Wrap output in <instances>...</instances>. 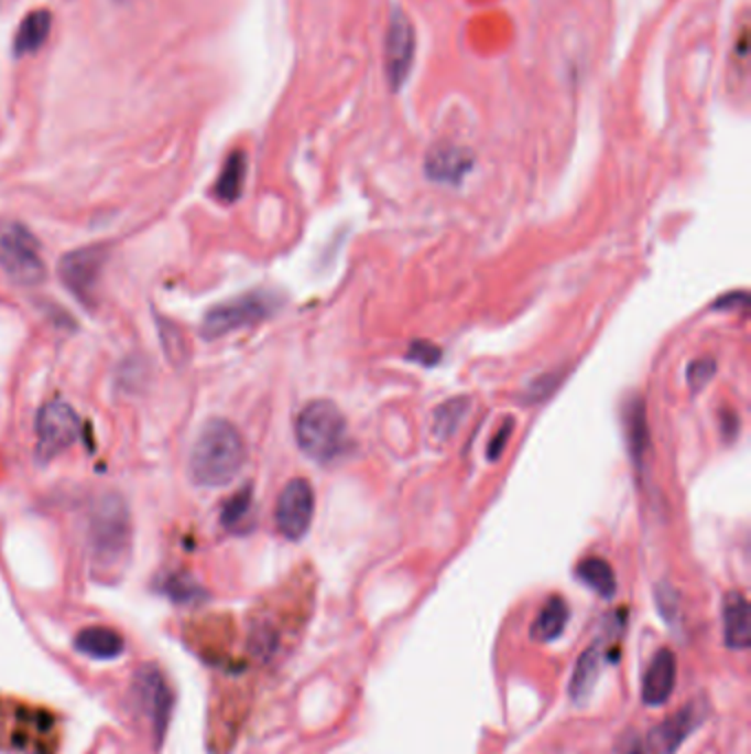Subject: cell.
Here are the masks:
<instances>
[{
	"instance_id": "cell-1",
	"label": "cell",
	"mask_w": 751,
	"mask_h": 754,
	"mask_svg": "<svg viewBox=\"0 0 751 754\" xmlns=\"http://www.w3.org/2000/svg\"><path fill=\"white\" fill-rule=\"evenodd\" d=\"M247 461L244 439L227 419H209L203 423L192 454L189 474L196 485L222 487L231 483Z\"/></svg>"
},
{
	"instance_id": "cell-2",
	"label": "cell",
	"mask_w": 751,
	"mask_h": 754,
	"mask_svg": "<svg viewBox=\"0 0 751 754\" xmlns=\"http://www.w3.org/2000/svg\"><path fill=\"white\" fill-rule=\"evenodd\" d=\"M62 719L55 710L0 697V750L18 754H57Z\"/></svg>"
},
{
	"instance_id": "cell-3",
	"label": "cell",
	"mask_w": 751,
	"mask_h": 754,
	"mask_svg": "<svg viewBox=\"0 0 751 754\" xmlns=\"http://www.w3.org/2000/svg\"><path fill=\"white\" fill-rule=\"evenodd\" d=\"M88 549L99 569H115L130 549V514L126 500L108 492L97 498L88 520Z\"/></svg>"
},
{
	"instance_id": "cell-4",
	"label": "cell",
	"mask_w": 751,
	"mask_h": 754,
	"mask_svg": "<svg viewBox=\"0 0 751 754\" xmlns=\"http://www.w3.org/2000/svg\"><path fill=\"white\" fill-rule=\"evenodd\" d=\"M295 439L300 450L319 463L333 461L346 441V419L330 399L308 401L295 419Z\"/></svg>"
},
{
	"instance_id": "cell-5",
	"label": "cell",
	"mask_w": 751,
	"mask_h": 754,
	"mask_svg": "<svg viewBox=\"0 0 751 754\" xmlns=\"http://www.w3.org/2000/svg\"><path fill=\"white\" fill-rule=\"evenodd\" d=\"M0 267L22 287H35L46 278L40 243L22 223L0 218Z\"/></svg>"
},
{
	"instance_id": "cell-6",
	"label": "cell",
	"mask_w": 751,
	"mask_h": 754,
	"mask_svg": "<svg viewBox=\"0 0 751 754\" xmlns=\"http://www.w3.org/2000/svg\"><path fill=\"white\" fill-rule=\"evenodd\" d=\"M280 306V298L271 291H249L236 295L227 302L211 306L200 324V335L205 340H216L227 333L240 331L244 326L260 324L262 320L271 317Z\"/></svg>"
},
{
	"instance_id": "cell-7",
	"label": "cell",
	"mask_w": 751,
	"mask_h": 754,
	"mask_svg": "<svg viewBox=\"0 0 751 754\" xmlns=\"http://www.w3.org/2000/svg\"><path fill=\"white\" fill-rule=\"evenodd\" d=\"M79 434V419L73 406L62 399L46 401L35 414V456L40 463L66 452Z\"/></svg>"
},
{
	"instance_id": "cell-8",
	"label": "cell",
	"mask_w": 751,
	"mask_h": 754,
	"mask_svg": "<svg viewBox=\"0 0 751 754\" xmlns=\"http://www.w3.org/2000/svg\"><path fill=\"white\" fill-rule=\"evenodd\" d=\"M132 690H134V701L141 705L143 714L150 721L154 741L161 743L170 725V717L174 708V690L167 677L154 664L139 666L132 679Z\"/></svg>"
},
{
	"instance_id": "cell-9",
	"label": "cell",
	"mask_w": 751,
	"mask_h": 754,
	"mask_svg": "<svg viewBox=\"0 0 751 754\" xmlns=\"http://www.w3.org/2000/svg\"><path fill=\"white\" fill-rule=\"evenodd\" d=\"M315 514V492L306 478H291L275 503V527L289 540H300Z\"/></svg>"
},
{
	"instance_id": "cell-10",
	"label": "cell",
	"mask_w": 751,
	"mask_h": 754,
	"mask_svg": "<svg viewBox=\"0 0 751 754\" xmlns=\"http://www.w3.org/2000/svg\"><path fill=\"white\" fill-rule=\"evenodd\" d=\"M104 262H106V249L99 245L68 251L59 260V278L77 300H81L84 304H90L97 291Z\"/></svg>"
},
{
	"instance_id": "cell-11",
	"label": "cell",
	"mask_w": 751,
	"mask_h": 754,
	"mask_svg": "<svg viewBox=\"0 0 751 754\" xmlns=\"http://www.w3.org/2000/svg\"><path fill=\"white\" fill-rule=\"evenodd\" d=\"M705 717L707 703L694 699L674 714H670L659 728H654L650 734V743L663 754H674L681 747V743L705 721Z\"/></svg>"
},
{
	"instance_id": "cell-12",
	"label": "cell",
	"mask_w": 751,
	"mask_h": 754,
	"mask_svg": "<svg viewBox=\"0 0 751 754\" xmlns=\"http://www.w3.org/2000/svg\"><path fill=\"white\" fill-rule=\"evenodd\" d=\"M414 60V31L403 13H394L385 35V73L394 88H401Z\"/></svg>"
},
{
	"instance_id": "cell-13",
	"label": "cell",
	"mask_w": 751,
	"mask_h": 754,
	"mask_svg": "<svg viewBox=\"0 0 751 754\" xmlns=\"http://www.w3.org/2000/svg\"><path fill=\"white\" fill-rule=\"evenodd\" d=\"M676 683V657L670 648L656 650V655L650 659L643 681H641V699L645 705H663Z\"/></svg>"
},
{
	"instance_id": "cell-14",
	"label": "cell",
	"mask_w": 751,
	"mask_h": 754,
	"mask_svg": "<svg viewBox=\"0 0 751 754\" xmlns=\"http://www.w3.org/2000/svg\"><path fill=\"white\" fill-rule=\"evenodd\" d=\"M725 644L731 650H747L751 646V611L744 593L729 591L722 602Z\"/></svg>"
},
{
	"instance_id": "cell-15",
	"label": "cell",
	"mask_w": 751,
	"mask_h": 754,
	"mask_svg": "<svg viewBox=\"0 0 751 754\" xmlns=\"http://www.w3.org/2000/svg\"><path fill=\"white\" fill-rule=\"evenodd\" d=\"M471 170V154L458 146H438L427 154L425 172L432 181L456 185Z\"/></svg>"
},
{
	"instance_id": "cell-16",
	"label": "cell",
	"mask_w": 751,
	"mask_h": 754,
	"mask_svg": "<svg viewBox=\"0 0 751 754\" xmlns=\"http://www.w3.org/2000/svg\"><path fill=\"white\" fill-rule=\"evenodd\" d=\"M73 646L79 655L84 657H90V659H117L123 648H126V642L121 637L119 631L110 628V626H101V624H95V626H86L81 628L75 639H73Z\"/></svg>"
},
{
	"instance_id": "cell-17",
	"label": "cell",
	"mask_w": 751,
	"mask_h": 754,
	"mask_svg": "<svg viewBox=\"0 0 751 754\" xmlns=\"http://www.w3.org/2000/svg\"><path fill=\"white\" fill-rule=\"evenodd\" d=\"M601 661H603V648H601V642H595L590 644L577 659L575 664V672H573V679H570V699L575 703H584L590 692H592V686L597 683V677L601 672Z\"/></svg>"
},
{
	"instance_id": "cell-18",
	"label": "cell",
	"mask_w": 751,
	"mask_h": 754,
	"mask_svg": "<svg viewBox=\"0 0 751 754\" xmlns=\"http://www.w3.org/2000/svg\"><path fill=\"white\" fill-rule=\"evenodd\" d=\"M566 622H568V604L564 602V597L553 595L540 608V613L531 626V637L535 642H553L564 633Z\"/></svg>"
},
{
	"instance_id": "cell-19",
	"label": "cell",
	"mask_w": 751,
	"mask_h": 754,
	"mask_svg": "<svg viewBox=\"0 0 751 754\" xmlns=\"http://www.w3.org/2000/svg\"><path fill=\"white\" fill-rule=\"evenodd\" d=\"M51 31V13L46 9L31 11L18 26L13 37V51L18 55L35 53L48 37Z\"/></svg>"
},
{
	"instance_id": "cell-20",
	"label": "cell",
	"mask_w": 751,
	"mask_h": 754,
	"mask_svg": "<svg viewBox=\"0 0 751 754\" xmlns=\"http://www.w3.org/2000/svg\"><path fill=\"white\" fill-rule=\"evenodd\" d=\"M244 174H247V157H244V152L236 150L227 157V161L218 174V181L214 185L216 198L222 203H233L242 192Z\"/></svg>"
},
{
	"instance_id": "cell-21",
	"label": "cell",
	"mask_w": 751,
	"mask_h": 754,
	"mask_svg": "<svg viewBox=\"0 0 751 754\" xmlns=\"http://www.w3.org/2000/svg\"><path fill=\"white\" fill-rule=\"evenodd\" d=\"M577 578L590 586L595 593H599L601 597L610 600L617 591V578H614V571L612 567L603 560V558H597V556H590V558H584L577 569H575Z\"/></svg>"
},
{
	"instance_id": "cell-22",
	"label": "cell",
	"mask_w": 751,
	"mask_h": 754,
	"mask_svg": "<svg viewBox=\"0 0 751 754\" xmlns=\"http://www.w3.org/2000/svg\"><path fill=\"white\" fill-rule=\"evenodd\" d=\"M469 410V399L467 397H454L443 401L434 414H432V434L443 441L449 434H454V430L458 428V423L465 419Z\"/></svg>"
},
{
	"instance_id": "cell-23",
	"label": "cell",
	"mask_w": 751,
	"mask_h": 754,
	"mask_svg": "<svg viewBox=\"0 0 751 754\" xmlns=\"http://www.w3.org/2000/svg\"><path fill=\"white\" fill-rule=\"evenodd\" d=\"M625 437H628L630 454L634 463L639 465L643 452L647 450V419H645V408L639 399H634L625 410Z\"/></svg>"
},
{
	"instance_id": "cell-24",
	"label": "cell",
	"mask_w": 751,
	"mask_h": 754,
	"mask_svg": "<svg viewBox=\"0 0 751 754\" xmlns=\"http://www.w3.org/2000/svg\"><path fill=\"white\" fill-rule=\"evenodd\" d=\"M249 514H251V487H242L227 500L222 509V523L229 529H244L242 525L247 523Z\"/></svg>"
},
{
	"instance_id": "cell-25",
	"label": "cell",
	"mask_w": 751,
	"mask_h": 754,
	"mask_svg": "<svg viewBox=\"0 0 751 754\" xmlns=\"http://www.w3.org/2000/svg\"><path fill=\"white\" fill-rule=\"evenodd\" d=\"M159 333H161V342H163V351L170 357V362L178 364L187 357V340L183 337V333L167 320H159Z\"/></svg>"
},
{
	"instance_id": "cell-26",
	"label": "cell",
	"mask_w": 751,
	"mask_h": 754,
	"mask_svg": "<svg viewBox=\"0 0 751 754\" xmlns=\"http://www.w3.org/2000/svg\"><path fill=\"white\" fill-rule=\"evenodd\" d=\"M716 359L711 357H700V359H694L689 366H687V384L692 390H703L711 377L716 375Z\"/></svg>"
},
{
	"instance_id": "cell-27",
	"label": "cell",
	"mask_w": 751,
	"mask_h": 754,
	"mask_svg": "<svg viewBox=\"0 0 751 754\" xmlns=\"http://www.w3.org/2000/svg\"><path fill=\"white\" fill-rule=\"evenodd\" d=\"M407 359L425 364V366H432V364H438L440 351L434 344L425 342V340H416V342H412V346L407 351Z\"/></svg>"
},
{
	"instance_id": "cell-28",
	"label": "cell",
	"mask_w": 751,
	"mask_h": 754,
	"mask_svg": "<svg viewBox=\"0 0 751 754\" xmlns=\"http://www.w3.org/2000/svg\"><path fill=\"white\" fill-rule=\"evenodd\" d=\"M676 593L672 591V586H667V584H659V589H656V604H659V611H661V615L663 617H672L674 615V611H676Z\"/></svg>"
},
{
	"instance_id": "cell-29",
	"label": "cell",
	"mask_w": 751,
	"mask_h": 754,
	"mask_svg": "<svg viewBox=\"0 0 751 754\" xmlns=\"http://www.w3.org/2000/svg\"><path fill=\"white\" fill-rule=\"evenodd\" d=\"M511 426H513V419H507V426H502V428L498 430V434L489 441L487 456H489L491 461H496V459L502 454V450H504V445H507V439H509V434H511Z\"/></svg>"
},
{
	"instance_id": "cell-30",
	"label": "cell",
	"mask_w": 751,
	"mask_h": 754,
	"mask_svg": "<svg viewBox=\"0 0 751 754\" xmlns=\"http://www.w3.org/2000/svg\"><path fill=\"white\" fill-rule=\"evenodd\" d=\"M167 591L172 593V597H174V600H181V602H185V600H192V597L198 593V586H194V584H187L183 578H174V580H172V584L167 586Z\"/></svg>"
},
{
	"instance_id": "cell-31",
	"label": "cell",
	"mask_w": 751,
	"mask_h": 754,
	"mask_svg": "<svg viewBox=\"0 0 751 754\" xmlns=\"http://www.w3.org/2000/svg\"><path fill=\"white\" fill-rule=\"evenodd\" d=\"M619 754H645L641 739H639L634 732L625 734V736L621 739V743H619Z\"/></svg>"
}]
</instances>
